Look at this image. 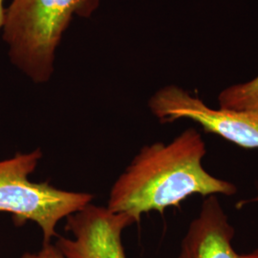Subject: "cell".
Instances as JSON below:
<instances>
[{
    "label": "cell",
    "mask_w": 258,
    "mask_h": 258,
    "mask_svg": "<svg viewBox=\"0 0 258 258\" xmlns=\"http://www.w3.org/2000/svg\"><path fill=\"white\" fill-rule=\"evenodd\" d=\"M207 146L201 133L189 127L171 142L140 149L111 187L107 208L126 213L137 223L144 213H163L194 194H237L236 184L209 173L202 165Z\"/></svg>",
    "instance_id": "obj_1"
},
{
    "label": "cell",
    "mask_w": 258,
    "mask_h": 258,
    "mask_svg": "<svg viewBox=\"0 0 258 258\" xmlns=\"http://www.w3.org/2000/svg\"><path fill=\"white\" fill-rule=\"evenodd\" d=\"M100 0H13L5 10L3 40L11 62L35 83L54 72L55 50L75 16L89 18Z\"/></svg>",
    "instance_id": "obj_2"
},
{
    "label": "cell",
    "mask_w": 258,
    "mask_h": 258,
    "mask_svg": "<svg viewBox=\"0 0 258 258\" xmlns=\"http://www.w3.org/2000/svg\"><path fill=\"white\" fill-rule=\"evenodd\" d=\"M42 156L41 149L37 148L0 160V212L10 213L17 226L36 223L42 232V244H50L58 236L57 224L91 204L93 195L59 189L48 182L30 181L29 176Z\"/></svg>",
    "instance_id": "obj_3"
},
{
    "label": "cell",
    "mask_w": 258,
    "mask_h": 258,
    "mask_svg": "<svg viewBox=\"0 0 258 258\" xmlns=\"http://www.w3.org/2000/svg\"><path fill=\"white\" fill-rule=\"evenodd\" d=\"M148 108L161 123L186 119L240 148H258V115L246 111L212 108L184 88L170 84L148 101Z\"/></svg>",
    "instance_id": "obj_4"
},
{
    "label": "cell",
    "mask_w": 258,
    "mask_h": 258,
    "mask_svg": "<svg viewBox=\"0 0 258 258\" xmlns=\"http://www.w3.org/2000/svg\"><path fill=\"white\" fill-rule=\"evenodd\" d=\"M136 220L107 207L87 205L66 218V231L72 238L58 236L55 242L65 258H126L121 234Z\"/></svg>",
    "instance_id": "obj_5"
},
{
    "label": "cell",
    "mask_w": 258,
    "mask_h": 258,
    "mask_svg": "<svg viewBox=\"0 0 258 258\" xmlns=\"http://www.w3.org/2000/svg\"><path fill=\"white\" fill-rule=\"evenodd\" d=\"M234 234L217 195L207 196L188 226L177 258H239L232 247Z\"/></svg>",
    "instance_id": "obj_6"
},
{
    "label": "cell",
    "mask_w": 258,
    "mask_h": 258,
    "mask_svg": "<svg viewBox=\"0 0 258 258\" xmlns=\"http://www.w3.org/2000/svg\"><path fill=\"white\" fill-rule=\"evenodd\" d=\"M218 103L221 108L258 115V75L249 82L233 84L222 90Z\"/></svg>",
    "instance_id": "obj_7"
},
{
    "label": "cell",
    "mask_w": 258,
    "mask_h": 258,
    "mask_svg": "<svg viewBox=\"0 0 258 258\" xmlns=\"http://www.w3.org/2000/svg\"><path fill=\"white\" fill-rule=\"evenodd\" d=\"M20 258H65L64 255L59 249L56 248L55 245L52 243L50 244H42L41 249L35 252H24Z\"/></svg>",
    "instance_id": "obj_8"
},
{
    "label": "cell",
    "mask_w": 258,
    "mask_h": 258,
    "mask_svg": "<svg viewBox=\"0 0 258 258\" xmlns=\"http://www.w3.org/2000/svg\"><path fill=\"white\" fill-rule=\"evenodd\" d=\"M3 1L4 0H0V29L3 27L4 24V19H5V10L3 6Z\"/></svg>",
    "instance_id": "obj_9"
},
{
    "label": "cell",
    "mask_w": 258,
    "mask_h": 258,
    "mask_svg": "<svg viewBox=\"0 0 258 258\" xmlns=\"http://www.w3.org/2000/svg\"><path fill=\"white\" fill-rule=\"evenodd\" d=\"M239 258H258V249H254L253 251L249 253L239 254Z\"/></svg>",
    "instance_id": "obj_10"
}]
</instances>
